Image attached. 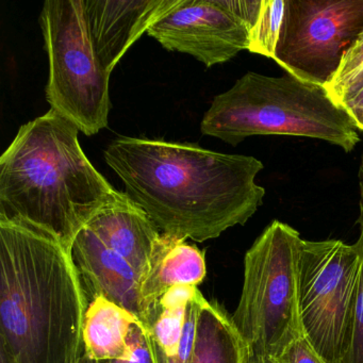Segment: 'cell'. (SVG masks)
I'll return each instance as SVG.
<instances>
[{
	"label": "cell",
	"mask_w": 363,
	"mask_h": 363,
	"mask_svg": "<svg viewBox=\"0 0 363 363\" xmlns=\"http://www.w3.org/2000/svg\"><path fill=\"white\" fill-rule=\"evenodd\" d=\"M125 194L162 233L205 242L244 225L263 203L260 160L195 144L120 137L104 152Z\"/></svg>",
	"instance_id": "6da1fadb"
},
{
	"label": "cell",
	"mask_w": 363,
	"mask_h": 363,
	"mask_svg": "<svg viewBox=\"0 0 363 363\" xmlns=\"http://www.w3.org/2000/svg\"><path fill=\"white\" fill-rule=\"evenodd\" d=\"M88 303L71 247L0 220V352L12 363H77Z\"/></svg>",
	"instance_id": "7a4b0ae2"
},
{
	"label": "cell",
	"mask_w": 363,
	"mask_h": 363,
	"mask_svg": "<svg viewBox=\"0 0 363 363\" xmlns=\"http://www.w3.org/2000/svg\"><path fill=\"white\" fill-rule=\"evenodd\" d=\"M79 131L52 109L21 127L0 158V220L41 229L72 248L84 224L122 196L84 154Z\"/></svg>",
	"instance_id": "3957f363"
},
{
	"label": "cell",
	"mask_w": 363,
	"mask_h": 363,
	"mask_svg": "<svg viewBox=\"0 0 363 363\" xmlns=\"http://www.w3.org/2000/svg\"><path fill=\"white\" fill-rule=\"evenodd\" d=\"M201 131L233 146L254 135H290L322 140L350 152L360 142L354 121L325 86L289 74L248 72L214 97Z\"/></svg>",
	"instance_id": "277c9868"
},
{
	"label": "cell",
	"mask_w": 363,
	"mask_h": 363,
	"mask_svg": "<svg viewBox=\"0 0 363 363\" xmlns=\"http://www.w3.org/2000/svg\"><path fill=\"white\" fill-rule=\"evenodd\" d=\"M298 231L273 220L244 258V281L233 320L255 356L275 359L303 330L299 313Z\"/></svg>",
	"instance_id": "5b68a950"
},
{
	"label": "cell",
	"mask_w": 363,
	"mask_h": 363,
	"mask_svg": "<svg viewBox=\"0 0 363 363\" xmlns=\"http://www.w3.org/2000/svg\"><path fill=\"white\" fill-rule=\"evenodd\" d=\"M50 61L46 99L50 109L84 135L107 128L111 74L97 58L84 0H46L40 16Z\"/></svg>",
	"instance_id": "8992f818"
},
{
	"label": "cell",
	"mask_w": 363,
	"mask_h": 363,
	"mask_svg": "<svg viewBox=\"0 0 363 363\" xmlns=\"http://www.w3.org/2000/svg\"><path fill=\"white\" fill-rule=\"evenodd\" d=\"M360 255L341 240H303L299 257V313L303 331L326 363L347 348Z\"/></svg>",
	"instance_id": "52a82bcc"
},
{
	"label": "cell",
	"mask_w": 363,
	"mask_h": 363,
	"mask_svg": "<svg viewBox=\"0 0 363 363\" xmlns=\"http://www.w3.org/2000/svg\"><path fill=\"white\" fill-rule=\"evenodd\" d=\"M363 30V0H286L274 61L289 75L326 86Z\"/></svg>",
	"instance_id": "ba28073f"
},
{
	"label": "cell",
	"mask_w": 363,
	"mask_h": 363,
	"mask_svg": "<svg viewBox=\"0 0 363 363\" xmlns=\"http://www.w3.org/2000/svg\"><path fill=\"white\" fill-rule=\"evenodd\" d=\"M250 29L233 0H178L147 35L165 50L191 55L211 67L247 50Z\"/></svg>",
	"instance_id": "9c48e42d"
},
{
	"label": "cell",
	"mask_w": 363,
	"mask_h": 363,
	"mask_svg": "<svg viewBox=\"0 0 363 363\" xmlns=\"http://www.w3.org/2000/svg\"><path fill=\"white\" fill-rule=\"evenodd\" d=\"M178 0H84L89 33L97 58L113 71L130 46Z\"/></svg>",
	"instance_id": "30bf717a"
},
{
	"label": "cell",
	"mask_w": 363,
	"mask_h": 363,
	"mask_svg": "<svg viewBox=\"0 0 363 363\" xmlns=\"http://www.w3.org/2000/svg\"><path fill=\"white\" fill-rule=\"evenodd\" d=\"M71 250L88 303L96 296L106 297L143 324L142 277L133 265L86 226L76 235Z\"/></svg>",
	"instance_id": "8fae6325"
},
{
	"label": "cell",
	"mask_w": 363,
	"mask_h": 363,
	"mask_svg": "<svg viewBox=\"0 0 363 363\" xmlns=\"http://www.w3.org/2000/svg\"><path fill=\"white\" fill-rule=\"evenodd\" d=\"M84 226L110 250L126 259L143 280L162 233L125 192L99 209Z\"/></svg>",
	"instance_id": "7c38bea8"
},
{
	"label": "cell",
	"mask_w": 363,
	"mask_h": 363,
	"mask_svg": "<svg viewBox=\"0 0 363 363\" xmlns=\"http://www.w3.org/2000/svg\"><path fill=\"white\" fill-rule=\"evenodd\" d=\"M207 274L205 254L186 240L161 233L142 280L144 323L159 299L174 286H197Z\"/></svg>",
	"instance_id": "4fadbf2b"
},
{
	"label": "cell",
	"mask_w": 363,
	"mask_h": 363,
	"mask_svg": "<svg viewBox=\"0 0 363 363\" xmlns=\"http://www.w3.org/2000/svg\"><path fill=\"white\" fill-rule=\"evenodd\" d=\"M250 357L233 316L218 301L203 298L189 363H250Z\"/></svg>",
	"instance_id": "5bb4252c"
},
{
	"label": "cell",
	"mask_w": 363,
	"mask_h": 363,
	"mask_svg": "<svg viewBox=\"0 0 363 363\" xmlns=\"http://www.w3.org/2000/svg\"><path fill=\"white\" fill-rule=\"evenodd\" d=\"M138 320L106 297H94L89 301L84 316V354L96 362L128 358L129 333Z\"/></svg>",
	"instance_id": "9a60e30c"
},
{
	"label": "cell",
	"mask_w": 363,
	"mask_h": 363,
	"mask_svg": "<svg viewBox=\"0 0 363 363\" xmlns=\"http://www.w3.org/2000/svg\"><path fill=\"white\" fill-rule=\"evenodd\" d=\"M197 290V286H174L148 313L144 326L150 331L157 360L177 356L186 324V309Z\"/></svg>",
	"instance_id": "2e32d148"
},
{
	"label": "cell",
	"mask_w": 363,
	"mask_h": 363,
	"mask_svg": "<svg viewBox=\"0 0 363 363\" xmlns=\"http://www.w3.org/2000/svg\"><path fill=\"white\" fill-rule=\"evenodd\" d=\"M286 11V0H261L260 11L250 29L248 52L275 59Z\"/></svg>",
	"instance_id": "e0dca14e"
},
{
	"label": "cell",
	"mask_w": 363,
	"mask_h": 363,
	"mask_svg": "<svg viewBox=\"0 0 363 363\" xmlns=\"http://www.w3.org/2000/svg\"><path fill=\"white\" fill-rule=\"evenodd\" d=\"M325 88L341 106L363 89V30L346 50L337 73Z\"/></svg>",
	"instance_id": "ac0fdd59"
},
{
	"label": "cell",
	"mask_w": 363,
	"mask_h": 363,
	"mask_svg": "<svg viewBox=\"0 0 363 363\" xmlns=\"http://www.w3.org/2000/svg\"><path fill=\"white\" fill-rule=\"evenodd\" d=\"M358 225L360 233L356 244L360 255V267L357 280L347 348L342 363H363V209L361 208Z\"/></svg>",
	"instance_id": "d6986e66"
},
{
	"label": "cell",
	"mask_w": 363,
	"mask_h": 363,
	"mask_svg": "<svg viewBox=\"0 0 363 363\" xmlns=\"http://www.w3.org/2000/svg\"><path fill=\"white\" fill-rule=\"evenodd\" d=\"M130 354L126 359H113L99 363H158L150 331L141 322L131 327L128 337Z\"/></svg>",
	"instance_id": "ffe728a7"
},
{
	"label": "cell",
	"mask_w": 363,
	"mask_h": 363,
	"mask_svg": "<svg viewBox=\"0 0 363 363\" xmlns=\"http://www.w3.org/2000/svg\"><path fill=\"white\" fill-rule=\"evenodd\" d=\"M203 296L201 291L197 290L194 296L191 299L186 309V324H184V335L180 342L177 356L167 360H157L158 363H189L192 354L194 345L195 330H196L197 320H199V309L203 303Z\"/></svg>",
	"instance_id": "44dd1931"
},
{
	"label": "cell",
	"mask_w": 363,
	"mask_h": 363,
	"mask_svg": "<svg viewBox=\"0 0 363 363\" xmlns=\"http://www.w3.org/2000/svg\"><path fill=\"white\" fill-rule=\"evenodd\" d=\"M274 363H326L320 356L311 342L301 331L296 339L293 340L284 352L273 359Z\"/></svg>",
	"instance_id": "7402d4cb"
},
{
	"label": "cell",
	"mask_w": 363,
	"mask_h": 363,
	"mask_svg": "<svg viewBox=\"0 0 363 363\" xmlns=\"http://www.w3.org/2000/svg\"><path fill=\"white\" fill-rule=\"evenodd\" d=\"M342 107L350 114L357 129L363 131V89H361L356 95L344 101Z\"/></svg>",
	"instance_id": "603a6c76"
},
{
	"label": "cell",
	"mask_w": 363,
	"mask_h": 363,
	"mask_svg": "<svg viewBox=\"0 0 363 363\" xmlns=\"http://www.w3.org/2000/svg\"><path fill=\"white\" fill-rule=\"evenodd\" d=\"M359 193H360V201H359V208L363 209V155L361 157L360 167L358 172Z\"/></svg>",
	"instance_id": "cb8c5ba5"
},
{
	"label": "cell",
	"mask_w": 363,
	"mask_h": 363,
	"mask_svg": "<svg viewBox=\"0 0 363 363\" xmlns=\"http://www.w3.org/2000/svg\"><path fill=\"white\" fill-rule=\"evenodd\" d=\"M250 363H274L273 360L269 358H264V357L255 356L252 354L250 357Z\"/></svg>",
	"instance_id": "d4e9b609"
},
{
	"label": "cell",
	"mask_w": 363,
	"mask_h": 363,
	"mask_svg": "<svg viewBox=\"0 0 363 363\" xmlns=\"http://www.w3.org/2000/svg\"><path fill=\"white\" fill-rule=\"evenodd\" d=\"M77 363H99L96 361L92 360V359L88 358L86 354H82V358L79 359Z\"/></svg>",
	"instance_id": "484cf974"
},
{
	"label": "cell",
	"mask_w": 363,
	"mask_h": 363,
	"mask_svg": "<svg viewBox=\"0 0 363 363\" xmlns=\"http://www.w3.org/2000/svg\"><path fill=\"white\" fill-rule=\"evenodd\" d=\"M0 363H12L4 352H0Z\"/></svg>",
	"instance_id": "4316f807"
}]
</instances>
